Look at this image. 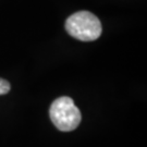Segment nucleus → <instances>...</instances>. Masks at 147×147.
I'll return each mask as SVG.
<instances>
[{
  "instance_id": "1",
  "label": "nucleus",
  "mask_w": 147,
  "mask_h": 147,
  "mask_svg": "<svg viewBox=\"0 0 147 147\" xmlns=\"http://www.w3.org/2000/svg\"><path fill=\"white\" fill-rule=\"evenodd\" d=\"M65 30L72 37L82 42H93L99 38L102 26L99 19L88 11H79L69 16Z\"/></svg>"
},
{
  "instance_id": "2",
  "label": "nucleus",
  "mask_w": 147,
  "mask_h": 147,
  "mask_svg": "<svg viewBox=\"0 0 147 147\" xmlns=\"http://www.w3.org/2000/svg\"><path fill=\"white\" fill-rule=\"evenodd\" d=\"M49 116L53 125L62 132L75 130L82 120V115L72 98L68 96L59 97L50 106Z\"/></svg>"
},
{
  "instance_id": "3",
  "label": "nucleus",
  "mask_w": 147,
  "mask_h": 147,
  "mask_svg": "<svg viewBox=\"0 0 147 147\" xmlns=\"http://www.w3.org/2000/svg\"><path fill=\"white\" fill-rule=\"evenodd\" d=\"M10 83L7 80L0 79V95H5L10 92Z\"/></svg>"
}]
</instances>
